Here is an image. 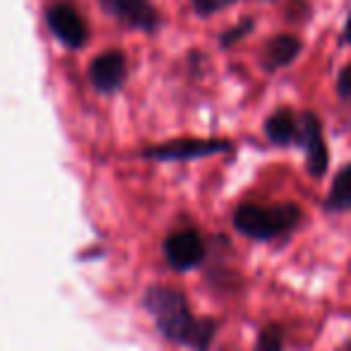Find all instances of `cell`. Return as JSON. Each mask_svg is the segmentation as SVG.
<instances>
[{
  "label": "cell",
  "mask_w": 351,
  "mask_h": 351,
  "mask_svg": "<svg viewBox=\"0 0 351 351\" xmlns=\"http://www.w3.org/2000/svg\"><path fill=\"white\" fill-rule=\"evenodd\" d=\"M142 308L152 315L164 339L193 351H210L217 335V322L210 317H195L181 291L154 284L142 296Z\"/></svg>",
  "instance_id": "cell-1"
},
{
  "label": "cell",
  "mask_w": 351,
  "mask_h": 351,
  "mask_svg": "<svg viewBox=\"0 0 351 351\" xmlns=\"http://www.w3.org/2000/svg\"><path fill=\"white\" fill-rule=\"evenodd\" d=\"M301 207L293 202H282V205H253L245 202L239 205L234 212V226L239 234L248 236L253 241H272L277 236H284L301 221Z\"/></svg>",
  "instance_id": "cell-2"
},
{
  "label": "cell",
  "mask_w": 351,
  "mask_h": 351,
  "mask_svg": "<svg viewBox=\"0 0 351 351\" xmlns=\"http://www.w3.org/2000/svg\"><path fill=\"white\" fill-rule=\"evenodd\" d=\"M234 145L229 140H200V137H183V140H169L164 145L149 147L142 152L145 159L152 161H188V159H202V156L224 154L231 152Z\"/></svg>",
  "instance_id": "cell-3"
},
{
  "label": "cell",
  "mask_w": 351,
  "mask_h": 351,
  "mask_svg": "<svg viewBox=\"0 0 351 351\" xmlns=\"http://www.w3.org/2000/svg\"><path fill=\"white\" fill-rule=\"evenodd\" d=\"M46 27L65 49L77 51L89 41L87 22L70 3H53L46 8Z\"/></svg>",
  "instance_id": "cell-4"
},
{
  "label": "cell",
  "mask_w": 351,
  "mask_h": 351,
  "mask_svg": "<svg viewBox=\"0 0 351 351\" xmlns=\"http://www.w3.org/2000/svg\"><path fill=\"white\" fill-rule=\"evenodd\" d=\"M99 5L113 20L123 22L130 29L145 32V34H156L161 27L159 10L154 8L152 0H99Z\"/></svg>",
  "instance_id": "cell-5"
},
{
  "label": "cell",
  "mask_w": 351,
  "mask_h": 351,
  "mask_svg": "<svg viewBox=\"0 0 351 351\" xmlns=\"http://www.w3.org/2000/svg\"><path fill=\"white\" fill-rule=\"evenodd\" d=\"M207 255L205 241L195 229H181L166 236L164 241V258L169 267L178 269V272H188V269L202 265Z\"/></svg>",
  "instance_id": "cell-6"
},
{
  "label": "cell",
  "mask_w": 351,
  "mask_h": 351,
  "mask_svg": "<svg viewBox=\"0 0 351 351\" xmlns=\"http://www.w3.org/2000/svg\"><path fill=\"white\" fill-rule=\"evenodd\" d=\"M89 84L99 94H116L128 80V60L123 51H104L89 63Z\"/></svg>",
  "instance_id": "cell-7"
},
{
  "label": "cell",
  "mask_w": 351,
  "mask_h": 351,
  "mask_svg": "<svg viewBox=\"0 0 351 351\" xmlns=\"http://www.w3.org/2000/svg\"><path fill=\"white\" fill-rule=\"evenodd\" d=\"M303 140L301 149L306 152V171L313 178L325 176L327 164H330V152L322 140V125L313 111H303Z\"/></svg>",
  "instance_id": "cell-8"
},
{
  "label": "cell",
  "mask_w": 351,
  "mask_h": 351,
  "mask_svg": "<svg viewBox=\"0 0 351 351\" xmlns=\"http://www.w3.org/2000/svg\"><path fill=\"white\" fill-rule=\"evenodd\" d=\"M265 135L274 147H301L303 140V116L291 108H277L265 121Z\"/></svg>",
  "instance_id": "cell-9"
},
{
  "label": "cell",
  "mask_w": 351,
  "mask_h": 351,
  "mask_svg": "<svg viewBox=\"0 0 351 351\" xmlns=\"http://www.w3.org/2000/svg\"><path fill=\"white\" fill-rule=\"evenodd\" d=\"M301 51H303V44L298 36L277 34L263 46V51H260V65H263V70H267V73L289 68V65L301 56Z\"/></svg>",
  "instance_id": "cell-10"
},
{
  "label": "cell",
  "mask_w": 351,
  "mask_h": 351,
  "mask_svg": "<svg viewBox=\"0 0 351 351\" xmlns=\"http://www.w3.org/2000/svg\"><path fill=\"white\" fill-rule=\"evenodd\" d=\"M325 210L332 215L351 210V164H346L339 173L335 176L332 188L325 197Z\"/></svg>",
  "instance_id": "cell-11"
},
{
  "label": "cell",
  "mask_w": 351,
  "mask_h": 351,
  "mask_svg": "<svg viewBox=\"0 0 351 351\" xmlns=\"http://www.w3.org/2000/svg\"><path fill=\"white\" fill-rule=\"evenodd\" d=\"M282 346H284V337L279 325L263 327L258 341H255V351H282Z\"/></svg>",
  "instance_id": "cell-12"
},
{
  "label": "cell",
  "mask_w": 351,
  "mask_h": 351,
  "mask_svg": "<svg viewBox=\"0 0 351 351\" xmlns=\"http://www.w3.org/2000/svg\"><path fill=\"white\" fill-rule=\"evenodd\" d=\"M236 3H241V0H191V5L197 17L217 15V12L226 10V8L236 5Z\"/></svg>",
  "instance_id": "cell-13"
},
{
  "label": "cell",
  "mask_w": 351,
  "mask_h": 351,
  "mask_svg": "<svg viewBox=\"0 0 351 351\" xmlns=\"http://www.w3.org/2000/svg\"><path fill=\"white\" fill-rule=\"evenodd\" d=\"M253 27H255V22L250 20V17H245V20H241L236 27H231V29H226L224 34H221V39H219V44L224 46V49H229V46H234V44H239L241 39H243L248 32H253Z\"/></svg>",
  "instance_id": "cell-14"
},
{
  "label": "cell",
  "mask_w": 351,
  "mask_h": 351,
  "mask_svg": "<svg viewBox=\"0 0 351 351\" xmlns=\"http://www.w3.org/2000/svg\"><path fill=\"white\" fill-rule=\"evenodd\" d=\"M337 94H339L341 101L351 104V63L341 68L339 77H337Z\"/></svg>",
  "instance_id": "cell-15"
},
{
  "label": "cell",
  "mask_w": 351,
  "mask_h": 351,
  "mask_svg": "<svg viewBox=\"0 0 351 351\" xmlns=\"http://www.w3.org/2000/svg\"><path fill=\"white\" fill-rule=\"evenodd\" d=\"M341 44L351 46V15L346 17V25H344V29H341Z\"/></svg>",
  "instance_id": "cell-16"
},
{
  "label": "cell",
  "mask_w": 351,
  "mask_h": 351,
  "mask_svg": "<svg viewBox=\"0 0 351 351\" xmlns=\"http://www.w3.org/2000/svg\"><path fill=\"white\" fill-rule=\"evenodd\" d=\"M339 351H351V339L346 341V344H341V346H339Z\"/></svg>",
  "instance_id": "cell-17"
}]
</instances>
